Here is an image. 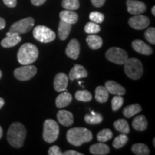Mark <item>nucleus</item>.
<instances>
[{
    "label": "nucleus",
    "instance_id": "11",
    "mask_svg": "<svg viewBox=\"0 0 155 155\" xmlns=\"http://www.w3.org/2000/svg\"><path fill=\"white\" fill-rule=\"evenodd\" d=\"M127 10L131 15H141L146 11V5L144 2L137 0H127Z\"/></svg>",
    "mask_w": 155,
    "mask_h": 155
},
{
    "label": "nucleus",
    "instance_id": "42",
    "mask_svg": "<svg viewBox=\"0 0 155 155\" xmlns=\"http://www.w3.org/2000/svg\"><path fill=\"white\" fill-rule=\"evenodd\" d=\"M46 0H31V2L35 6H40L45 2Z\"/></svg>",
    "mask_w": 155,
    "mask_h": 155
},
{
    "label": "nucleus",
    "instance_id": "44",
    "mask_svg": "<svg viewBox=\"0 0 155 155\" xmlns=\"http://www.w3.org/2000/svg\"><path fill=\"white\" fill-rule=\"evenodd\" d=\"M4 105H5V100L2 98H0V109L3 107Z\"/></svg>",
    "mask_w": 155,
    "mask_h": 155
},
{
    "label": "nucleus",
    "instance_id": "3",
    "mask_svg": "<svg viewBox=\"0 0 155 155\" xmlns=\"http://www.w3.org/2000/svg\"><path fill=\"white\" fill-rule=\"evenodd\" d=\"M39 51L36 45L32 43H25L17 53V60L21 65H30L38 59Z\"/></svg>",
    "mask_w": 155,
    "mask_h": 155
},
{
    "label": "nucleus",
    "instance_id": "47",
    "mask_svg": "<svg viewBox=\"0 0 155 155\" xmlns=\"http://www.w3.org/2000/svg\"><path fill=\"white\" fill-rule=\"evenodd\" d=\"M2 71H0V79L2 78Z\"/></svg>",
    "mask_w": 155,
    "mask_h": 155
},
{
    "label": "nucleus",
    "instance_id": "29",
    "mask_svg": "<svg viewBox=\"0 0 155 155\" xmlns=\"http://www.w3.org/2000/svg\"><path fill=\"white\" fill-rule=\"evenodd\" d=\"M85 121L90 124H100L103 121V116L99 113H96L94 111H91V114H87L85 116Z\"/></svg>",
    "mask_w": 155,
    "mask_h": 155
},
{
    "label": "nucleus",
    "instance_id": "33",
    "mask_svg": "<svg viewBox=\"0 0 155 155\" xmlns=\"http://www.w3.org/2000/svg\"><path fill=\"white\" fill-rule=\"evenodd\" d=\"M62 6L68 10H76L80 7L78 0H63Z\"/></svg>",
    "mask_w": 155,
    "mask_h": 155
},
{
    "label": "nucleus",
    "instance_id": "27",
    "mask_svg": "<svg viewBox=\"0 0 155 155\" xmlns=\"http://www.w3.org/2000/svg\"><path fill=\"white\" fill-rule=\"evenodd\" d=\"M141 111V106L138 104H131L126 107L123 110V114L125 117L131 118L135 115V114L139 113Z\"/></svg>",
    "mask_w": 155,
    "mask_h": 155
},
{
    "label": "nucleus",
    "instance_id": "10",
    "mask_svg": "<svg viewBox=\"0 0 155 155\" xmlns=\"http://www.w3.org/2000/svg\"><path fill=\"white\" fill-rule=\"evenodd\" d=\"M150 23L148 17L141 15H137L131 17L129 20V25L135 30H143L147 28Z\"/></svg>",
    "mask_w": 155,
    "mask_h": 155
},
{
    "label": "nucleus",
    "instance_id": "36",
    "mask_svg": "<svg viewBox=\"0 0 155 155\" xmlns=\"http://www.w3.org/2000/svg\"><path fill=\"white\" fill-rule=\"evenodd\" d=\"M89 18L92 22L97 24L102 23L104 20V15L99 12H92L89 15Z\"/></svg>",
    "mask_w": 155,
    "mask_h": 155
},
{
    "label": "nucleus",
    "instance_id": "39",
    "mask_svg": "<svg viewBox=\"0 0 155 155\" xmlns=\"http://www.w3.org/2000/svg\"><path fill=\"white\" fill-rule=\"evenodd\" d=\"M3 2L6 6L10 8H13L17 5V0H3Z\"/></svg>",
    "mask_w": 155,
    "mask_h": 155
},
{
    "label": "nucleus",
    "instance_id": "13",
    "mask_svg": "<svg viewBox=\"0 0 155 155\" xmlns=\"http://www.w3.org/2000/svg\"><path fill=\"white\" fill-rule=\"evenodd\" d=\"M80 50L81 47L78 41L76 39H72L65 49V53L71 59L76 60L80 54Z\"/></svg>",
    "mask_w": 155,
    "mask_h": 155
},
{
    "label": "nucleus",
    "instance_id": "1",
    "mask_svg": "<svg viewBox=\"0 0 155 155\" xmlns=\"http://www.w3.org/2000/svg\"><path fill=\"white\" fill-rule=\"evenodd\" d=\"M27 131L25 126L19 122L12 124L7 131V141L15 148H21L26 138Z\"/></svg>",
    "mask_w": 155,
    "mask_h": 155
},
{
    "label": "nucleus",
    "instance_id": "20",
    "mask_svg": "<svg viewBox=\"0 0 155 155\" xmlns=\"http://www.w3.org/2000/svg\"><path fill=\"white\" fill-rule=\"evenodd\" d=\"M72 95L68 92H63L56 98V106L59 108H63L68 106L72 101Z\"/></svg>",
    "mask_w": 155,
    "mask_h": 155
},
{
    "label": "nucleus",
    "instance_id": "19",
    "mask_svg": "<svg viewBox=\"0 0 155 155\" xmlns=\"http://www.w3.org/2000/svg\"><path fill=\"white\" fill-rule=\"evenodd\" d=\"M59 17L61 20L71 25L75 24L78 19V15L77 13L73 12V10H68V9L61 12Z\"/></svg>",
    "mask_w": 155,
    "mask_h": 155
},
{
    "label": "nucleus",
    "instance_id": "15",
    "mask_svg": "<svg viewBox=\"0 0 155 155\" xmlns=\"http://www.w3.org/2000/svg\"><path fill=\"white\" fill-rule=\"evenodd\" d=\"M21 40H22V38L19 34L7 32V37L2 40L1 45L5 48L14 47V46L17 45L19 42H20Z\"/></svg>",
    "mask_w": 155,
    "mask_h": 155
},
{
    "label": "nucleus",
    "instance_id": "40",
    "mask_svg": "<svg viewBox=\"0 0 155 155\" xmlns=\"http://www.w3.org/2000/svg\"><path fill=\"white\" fill-rule=\"evenodd\" d=\"M105 2L106 0H91L92 5L96 7H101Z\"/></svg>",
    "mask_w": 155,
    "mask_h": 155
},
{
    "label": "nucleus",
    "instance_id": "22",
    "mask_svg": "<svg viewBox=\"0 0 155 155\" xmlns=\"http://www.w3.org/2000/svg\"><path fill=\"white\" fill-rule=\"evenodd\" d=\"M86 42L89 48L93 50H98L101 48L103 40L101 37L95 34H91L86 38Z\"/></svg>",
    "mask_w": 155,
    "mask_h": 155
},
{
    "label": "nucleus",
    "instance_id": "9",
    "mask_svg": "<svg viewBox=\"0 0 155 155\" xmlns=\"http://www.w3.org/2000/svg\"><path fill=\"white\" fill-rule=\"evenodd\" d=\"M37 73V68L32 65H26L18 68L15 69L14 75L17 80L21 81H26L30 80Z\"/></svg>",
    "mask_w": 155,
    "mask_h": 155
},
{
    "label": "nucleus",
    "instance_id": "24",
    "mask_svg": "<svg viewBox=\"0 0 155 155\" xmlns=\"http://www.w3.org/2000/svg\"><path fill=\"white\" fill-rule=\"evenodd\" d=\"M148 123L144 115H140L134 118L132 122V127L135 130L142 131L147 129Z\"/></svg>",
    "mask_w": 155,
    "mask_h": 155
},
{
    "label": "nucleus",
    "instance_id": "8",
    "mask_svg": "<svg viewBox=\"0 0 155 155\" xmlns=\"http://www.w3.org/2000/svg\"><path fill=\"white\" fill-rule=\"evenodd\" d=\"M35 25V19L32 17H27L18 22H15L11 26L9 32L10 33L24 34L32 30Z\"/></svg>",
    "mask_w": 155,
    "mask_h": 155
},
{
    "label": "nucleus",
    "instance_id": "45",
    "mask_svg": "<svg viewBox=\"0 0 155 155\" xmlns=\"http://www.w3.org/2000/svg\"><path fill=\"white\" fill-rule=\"evenodd\" d=\"M2 134H3V131H2V129L1 126H0V139H1L2 137Z\"/></svg>",
    "mask_w": 155,
    "mask_h": 155
},
{
    "label": "nucleus",
    "instance_id": "46",
    "mask_svg": "<svg viewBox=\"0 0 155 155\" xmlns=\"http://www.w3.org/2000/svg\"><path fill=\"white\" fill-rule=\"evenodd\" d=\"M152 15L154 16L155 15V7L154 6L152 7Z\"/></svg>",
    "mask_w": 155,
    "mask_h": 155
},
{
    "label": "nucleus",
    "instance_id": "21",
    "mask_svg": "<svg viewBox=\"0 0 155 155\" xmlns=\"http://www.w3.org/2000/svg\"><path fill=\"white\" fill-rule=\"evenodd\" d=\"M90 152L94 155H106L110 152V148L108 145L100 142L91 146Z\"/></svg>",
    "mask_w": 155,
    "mask_h": 155
},
{
    "label": "nucleus",
    "instance_id": "17",
    "mask_svg": "<svg viewBox=\"0 0 155 155\" xmlns=\"http://www.w3.org/2000/svg\"><path fill=\"white\" fill-rule=\"evenodd\" d=\"M105 87L107 89L108 93L117 96H123L126 94V90L121 85L113 81H106Z\"/></svg>",
    "mask_w": 155,
    "mask_h": 155
},
{
    "label": "nucleus",
    "instance_id": "35",
    "mask_svg": "<svg viewBox=\"0 0 155 155\" xmlns=\"http://www.w3.org/2000/svg\"><path fill=\"white\" fill-rule=\"evenodd\" d=\"M124 101V100L121 96H117L116 95V96H114L111 100L112 110L114 111H117L123 105Z\"/></svg>",
    "mask_w": 155,
    "mask_h": 155
},
{
    "label": "nucleus",
    "instance_id": "23",
    "mask_svg": "<svg viewBox=\"0 0 155 155\" xmlns=\"http://www.w3.org/2000/svg\"><path fill=\"white\" fill-rule=\"evenodd\" d=\"M71 27H72V25L63 22L62 20L60 21L59 27H58V36H59L60 40H66L71 32Z\"/></svg>",
    "mask_w": 155,
    "mask_h": 155
},
{
    "label": "nucleus",
    "instance_id": "38",
    "mask_svg": "<svg viewBox=\"0 0 155 155\" xmlns=\"http://www.w3.org/2000/svg\"><path fill=\"white\" fill-rule=\"evenodd\" d=\"M48 154L49 155H62L63 154V152H61V149L59 148V147L56 146H53L51 147L48 150Z\"/></svg>",
    "mask_w": 155,
    "mask_h": 155
},
{
    "label": "nucleus",
    "instance_id": "32",
    "mask_svg": "<svg viewBox=\"0 0 155 155\" xmlns=\"http://www.w3.org/2000/svg\"><path fill=\"white\" fill-rule=\"evenodd\" d=\"M129 138L124 134H122L116 137L113 141V147L115 149H120L124 146H125L126 144L128 142Z\"/></svg>",
    "mask_w": 155,
    "mask_h": 155
},
{
    "label": "nucleus",
    "instance_id": "12",
    "mask_svg": "<svg viewBox=\"0 0 155 155\" xmlns=\"http://www.w3.org/2000/svg\"><path fill=\"white\" fill-rule=\"evenodd\" d=\"M68 83V77L63 73H58L54 79V88L57 92H63L66 90Z\"/></svg>",
    "mask_w": 155,
    "mask_h": 155
},
{
    "label": "nucleus",
    "instance_id": "43",
    "mask_svg": "<svg viewBox=\"0 0 155 155\" xmlns=\"http://www.w3.org/2000/svg\"><path fill=\"white\" fill-rule=\"evenodd\" d=\"M6 26V22L5 20L2 17H0V30H2L5 28Z\"/></svg>",
    "mask_w": 155,
    "mask_h": 155
},
{
    "label": "nucleus",
    "instance_id": "26",
    "mask_svg": "<svg viewBox=\"0 0 155 155\" xmlns=\"http://www.w3.org/2000/svg\"><path fill=\"white\" fill-rule=\"evenodd\" d=\"M114 127L115 129L121 134H128L130 132V128L128 122L125 119H118L114 123Z\"/></svg>",
    "mask_w": 155,
    "mask_h": 155
},
{
    "label": "nucleus",
    "instance_id": "31",
    "mask_svg": "<svg viewBox=\"0 0 155 155\" xmlns=\"http://www.w3.org/2000/svg\"><path fill=\"white\" fill-rule=\"evenodd\" d=\"M75 97L78 101L83 102H89L92 99L91 94L86 90L78 91L75 93Z\"/></svg>",
    "mask_w": 155,
    "mask_h": 155
},
{
    "label": "nucleus",
    "instance_id": "41",
    "mask_svg": "<svg viewBox=\"0 0 155 155\" xmlns=\"http://www.w3.org/2000/svg\"><path fill=\"white\" fill-rule=\"evenodd\" d=\"M63 154L65 155H83L82 153L78 152L75 150H68L66 152L63 153Z\"/></svg>",
    "mask_w": 155,
    "mask_h": 155
},
{
    "label": "nucleus",
    "instance_id": "6",
    "mask_svg": "<svg viewBox=\"0 0 155 155\" xmlns=\"http://www.w3.org/2000/svg\"><path fill=\"white\" fill-rule=\"evenodd\" d=\"M34 38L42 43H48L55 39V33L53 30L43 25H38L33 30Z\"/></svg>",
    "mask_w": 155,
    "mask_h": 155
},
{
    "label": "nucleus",
    "instance_id": "4",
    "mask_svg": "<svg viewBox=\"0 0 155 155\" xmlns=\"http://www.w3.org/2000/svg\"><path fill=\"white\" fill-rule=\"evenodd\" d=\"M124 72L129 78L138 80L143 74V65L139 59L135 58H128L125 62Z\"/></svg>",
    "mask_w": 155,
    "mask_h": 155
},
{
    "label": "nucleus",
    "instance_id": "37",
    "mask_svg": "<svg viewBox=\"0 0 155 155\" xmlns=\"http://www.w3.org/2000/svg\"><path fill=\"white\" fill-rule=\"evenodd\" d=\"M145 39L150 43L152 45L155 44V29L154 28H150L146 30L144 33Z\"/></svg>",
    "mask_w": 155,
    "mask_h": 155
},
{
    "label": "nucleus",
    "instance_id": "2",
    "mask_svg": "<svg viewBox=\"0 0 155 155\" xmlns=\"http://www.w3.org/2000/svg\"><path fill=\"white\" fill-rule=\"evenodd\" d=\"M66 137L70 144L73 146L79 147L91 141L93 134L91 131L86 128L75 127L68 131Z\"/></svg>",
    "mask_w": 155,
    "mask_h": 155
},
{
    "label": "nucleus",
    "instance_id": "14",
    "mask_svg": "<svg viewBox=\"0 0 155 155\" xmlns=\"http://www.w3.org/2000/svg\"><path fill=\"white\" fill-rule=\"evenodd\" d=\"M132 48L137 53L144 55H150L153 53L152 48L141 40H135L132 42Z\"/></svg>",
    "mask_w": 155,
    "mask_h": 155
},
{
    "label": "nucleus",
    "instance_id": "30",
    "mask_svg": "<svg viewBox=\"0 0 155 155\" xmlns=\"http://www.w3.org/2000/svg\"><path fill=\"white\" fill-rule=\"evenodd\" d=\"M113 137V133L109 129H104L97 134V140L99 142L104 143L109 141Z\"/></svg>",
    "mask_w": 155,
    "mask_h": 155
},
{
    "label": "nucleus",
    "instance_id": "16",
    "mask_svg": "<svg viewBox=\"0 0 155 155\" xmlns=\"http://www.w3.org/2000/svg\"><path fill=\"white\" fill-rule=\"evenodd\" d=\"M87 76H88V72H87L86 69L82 65L76 64L70 71L68 79L74 81L75 79L83 78H86Z\"/></svg>",
    "mask_w": 155,
    "mask_h": 155
},
{
    "label": "nucleus",
    "instance_id": "18",
    "mask_svg": "<svg viewBox=\"0 0 155 155\" xmlns=\"http://www.w3.org/2000/svg\"><path fill=\"white\" fill-rule=\"evenodd\" d=\"M58 120L64 127H70L73 124V115L71 112L65 110H61L58 112Z\"/></svg>",
    "mask_w": 155,
    "mask_h": 155
},
{
    "label": "nucleus",
    "instance_id": "5",
    "mask_svg": "<svg viewBox=\"0 0 155 155\" xmlns=\"http://www.w3.org/2000/svg\"><path fill=\"white\" fill-rule=\"evenodd\" d=\"M59 135V126L53 119H47L44 123L42 137L48 143H53L57 140Z\"/></svg>",
    "mask_w": 155,
    "mask_h": 155
},
{
    "label": "nucleus",
    "instance_id": "34",
    "mask_svg": "<svg viewBox=\"0 0 155 155\" xmlns=\"http://www.w3.org/2000/svg\"><path fill=\"white\" fill-rule=\"evenodd\" d=\"M84 30L86 33L88 34H96L100 32L101 28L97 23H95L94 22H88L85 25Z\"/></svg>",
    "mask_w": 155,
    "mask_h": 155
},
{
    "label": "nucleus",
    "instance_id": "28",
    "mask_svg": "<svg viewBox=\"0 0 155 155\" xmlns=\"http://www.w3.org/2000/svg\"><path fill=\"white\" fill-rule=\"evenodd\" d=\"M131 151L134 154L137 155H148L150 153L149 147L146 144L141 143L134 144L131 147Z\"/></svg>",
    "mask_w": 155,
    "mask_h": 155
},
{
    "label": "nucleus",
    "instance_id": "25",
    "mask_svg": "<svg viewBox=\"0 0 155 155\" xmlns=\"http://www.w3.org/2000/svg\"><path fill=\"white\" fill-rule=\"evenodd\" d=\"M108 94L109 93L106 88V87L101 86L97 87L95 91V98L97 101L99 103H105L107 101Z\"/></svg>",
    "mask_w": 155,
    "mask_h": 155
},
{
    "label": "nucleus",
    "instance_id": "7",
    "mask_svg": "<svg viewBox=\"0 0 155 155\" xmlns=\"http://www.w3.org/2000/svg\"><path fill=\"white\" fill-rule=\"evenodd\" d=\"M106 58L111 63L124 65L128 59V54L124 50L119 48H111L106 53Z\"/></svg>",
    "mask_w": 155,
    "mask_h": 155
}]
</instances>
